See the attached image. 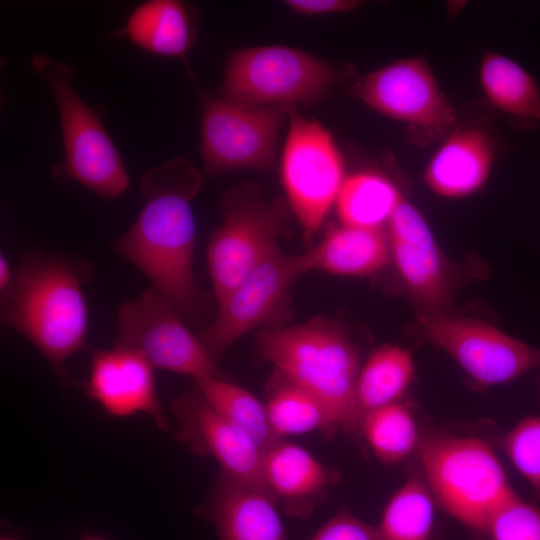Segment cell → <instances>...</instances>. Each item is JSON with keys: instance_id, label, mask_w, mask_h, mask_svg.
Masks as SVG:
<instances>
[{"instance_id": "34", "label": "cell", "mask_w": 540, "mask_h": 540, "mask_svg": "<svg viewBox=\"0 0 540 540\" xmlns=\"http://www.w3.org/2000/svg\"><path fill=\"white\" fill-rule=\"evenodd\" d=\"M80 540H109V539H106L102 536L95 535V534H85L84 536H82Z\"/></svg>"}, {"instance_id": "13", "label": "cell", "mask_w": 540, "mask_h": 540, "mask_svg": "<svg viewBox=\"0 0 540 540\" xmlns=\"http://www.w3.org/2000/svg\"><path fill=\"white\" fill-rule=\"evenodd\" d=\"M387 229L391 261L416 313L453 314V296L460 277L421 212L403 197Z\"/></svg>"}, {"instance_id": "14", "label": "cell", "mask_w": 540, "mask_h": 540, "mask_svg": "<svg viewBox=\"0 0 540 540\" xmlns=\"http://www.w3.org/2000/svg\"><path fill=\"white\" fill-rule=\"evenodd\" d=\"M303 275L298 255H285L278 245L218 306L211 325L199 335L218 362L239 338L269 323L285 305L291 284Z\"/></svg>"}, {"instance_id": "17", "label": "cell", "mask_w": 540, "mask_h": 540, "mask_svg": "<svg viewBox=\"0 0 540 540\" xmlns=\"http://www.w3.org/2000/svg\"><path fill=\"white\" fill-rule=\"evenodd\" d=\"M197 513L214 525L218 540H287L274 499L224 472Z\"/></svg>"}, {"instance_id": "10", "label": "cell", "mask_w": 540, "mask_h": 540, "mask_svg": "<svg viewBox=\"0 0 540 540\" xmlns=\"http://www.w3.org/2000/svg\"><path fill=\"white\" fill-rule=\"evenodd\" d=\"M221 218L206 251L218 306L278 245L283 228L279 206L265 201L252 188H236L224 195Z\"/></svg>"}, {"instance_id": "31", "label": "cell", "mask_w": 540, "mask_h": 540, "mask_svg": "<svg viewBox=\"0 0 540 540\" xmlns=\"http://www.w3.org/2000/svg\"><path fill=\"white\" fill-rule=\"evenodd\" d=\"M310 540H382L377 526H372L348 510L330 518Z\"/></svg>"}, {"instance_id": "22", "label": "cell", "mask_w": 540, "mask_h": 540, "mask_svg": "<svg viewBox=\"0 0 540 540\" xmlns=\"http://www.w3.org/2000/svg\"><path fill=\"white\" fill-rule=\"evenodd\" d=\"M479 83L488 102L519 128L540 126V86L514 59L486 51L479 65Z\"/></svg>"}, {"instance_id": "20", "label": "cell", "mask_w": 540, "mask_h": 540, "mask_svg": "<svg viewBox=\"0 0 540 540\" xmlns=\"http://www.w3.org/2000/svg\"><path fill=\"white\" fill-rule=\"evenodd\" d=\"M303 274L318 270L340 276L366 277L391 261L389 237L383 229L339 225L303 254L298 255Z\"/></svg>"}, {"instance_id": "23", "label": "cell", "mask_w": 540, "mask_h": 540, "mask_svg": "<svg viewBox=\"0 0 540 540\" xmlns=\"http://www.w3.org/2000/svg\"><path fill=\"white\" fill-rule=\"evenodd\" d=\"M402 198L388 177L365 170L347 175L334 208L341 225L383 229Z\"/></svg>"}, {"instance_id": "6", "label": "cell", "mask_w": 540, "mask_h": 540, "mask_svg": "<svg viewBox=\"0 0 540 540\" xmlns=\"http://www.w3.org/2000/svg\"><path fill=\"white\" fill-rule=\"evenodd\" d=\"M31 67L51 89L59 113L65 159L54 176L103 199L123 195L130 184L127 170L100 116L76 92L74 67L41 53L33 54Z\"/></svg>"}, {"instance_id": "9", "label": "cell", "mask_w": 540, "mask_h": 540, "mask_svg": "<svg viewBox=\"0 0 540 540\" xmlns=\"http://www.w3.org/2000/svg\"><path fill=\"white\" fill-rule=\"evenodd\" d=\"M201 110L200 154L204 172L271 169L288 112L213 96L192 77Z\"/></svg>"}, {"instance_id": "19", "label": "cell", "mask_w": 540, "mask_h": 540, "mask_svg": "<svg viewBox=\"0 0 540 540\" xmlns=\"http://www.w3.org/2000/svg\"><path fill=\"white\" fill-rule=\"evenodd\" d=\"M494 160V142L485 130L454 128L428 161L423 180L440 197L464 198L484 186Z\"/></svg>"}, {"instance_id": "5", "label": "cell", "mask_w": 540, "mask_h": 540, "mask_svg": "<svg viewBox=\"0 0 540 540\" xmlns=\"http://www.w3.org/2000/svg\"><path fill=\"white\" fill-rule=\"evenodd\" d=\"M345 76L341 68L301 49L252 46L228 54L218 96L289 113L322 100Z\"/></svg>"}, {"instance_id": "29", "label": "cell", "mask_w": 540, "mask_h": 540, "mask_svg": "<svg viewBox=\"0 0 540 540\" xmlns=\"http://www.w3.org/2000/svg\"><path fill=\"white\" fill-rule=\"evenodd\" d=\"M496 444L530 484L533 500L540 501V415L522 418Z\"/></svg>"}, {"instance_id": "7", "label": "cell", "mask_w": 540, "mask_h": 540, "mask_svg": "<svg viewBox=\"0 0 540 540\" xmlns=\"http://www.w3.org/2000/svg\"><path fill=\"white\" fill-rule=\"evenodd\" d=\"M352 92L370 109L403 124L417 145L442 141L455 128L456 109L423 57L398 59L371 71L354 83Z\"/></svg>"}, {"instance_id": "2", "label": "cell", "mask_w": 540, "mask_h": 540, "mask_svg": "<svg viewBox=\"0 0 540 540\" xmlns=\"http://www.w3.org/2000/svg\"><path fill=\"white\" fill-rule=\"evenodd\" d=\"M90 264L34 250L22 256L2 324L24 336L46 358L59 382L78 386L66 361L86 347L89 316L82 289L93 275Z\"/></svg>"}, {"instance_id": "12", "label": "cell", "mask_w": 540, "mask_h": 540, "mask_svg": "<svg viewBox=\"0 0 540 540\" xmlns=\"http://www.w3.org/2000/svg\"><path fill=\"white\" fill-rule=\"evenodd\" d=\"M416 317L421 337L443 349L480 386L503 384L540 366V348L483 320L454 314Z\"/></svg>"}, {"instance_id": "27", "label": "cell", "mask_w": 540, "mask_h": 540, "mask_svg": "<svg viewBox=\"0 0 540 540\" xmlns=\"http://www.w3.org/2000/svg\"><path fill=\"white\" fill-rule=\"evenodd\" d=\"M358 431L375 456L389 465L416 452L421 438L412 412L399 402L368 412Z\"/></svg>"}, {"instance_id": "11", "label": "cell", "mask_w": 540, "mask_h": 540, "mask_svg": "<svg viewBox=\"0 0 540 540\" xmlns=\"http://www.w3.org/2000/svg\"><path fill=\"white\" fill-rule=\"evenodd\" d=\"M114 345L141 354L154 368L191 376L224 378L202 343L172 303L150 287L121 304Z\"/></svg>"}, {"instance_id": "3", "label": "cell", "mask_w": 540, "mask_h": 540, "mask_svg": "<svg viewBox=\"0 0 540 540\" xmlns=\"http://www.w3.org/2000/svg\"><path fill=\"white\" fill-rule=\"evenodd\" d=\"M262 357L287 380L315 396L335 428L357 431L356 387L360 357L348 334L327 319L279 328L257 335Z\"/></svg>"}, {"instance_id": "33", "label": "cell", "mask_w": 540, "mask_h": 540, "mask_svg": "<svg viewBox=\"0 0 540 540\" xmlns=\"http://www.w3.org/2000/svg\"><path fill=\"white\" fill-rule=\"evenodd\" d=\"M17 283L16 271L14 272L3 252L0 254V303L1 309L6 307L12 300Z\"/></svg>"}, {"instance_id": "24", "label": "cell", "mask_w": 540, "mask_h": 540, "mask_svg": "<svg viewBox=\"0 0 540 540\" xmlns=\"http://www.w3.org/2000/svg\"><path fill=\"white\" fill-rule=\"evenodd\" d=\"M414 374V361L408 350L391 344L375 350L361 366L357 380V431L368 412L398 402Z\"/></svg>"}, {"instance_id": "25", "label": "cell", "mask_w": 540, "mask_h": 540, "mask_svg": "<svg viewBox=\"0 0 540 540\" xmlns=\"http://www.w3.org/2000/svg\"><path fill=\"white\" fill-rule=\"evenodd\" d=\"M205 399L262 454L281 439L274 432L266 406L243 387L220 377L194 380Z\"/></svg>"}, {"instance_id": "26", "label": "cell", "mask_w": 540, "mask_h": 540, "mask_svg": "<svg viewBox=\"0 0 540 540\" xmlns=\"http://www.w3.org/2000/svg\"><path fill=\"white\" fill-rule=\"evenodd\" d=\"M435 498L420 469L393 494L377 526L382 540H432Z\"/></svg>"}, {"instance_id": "15", "label": "cell", "mask_w": 540, "mask_h": 540, "mask_svg": "<svg viewBox=\"0 0 540 540\" xmlns=\"http://www.w3.org/2000/svg\"><path fill=\"white\" fill-rule=\"evenodd\" d=\"M169 407L178 423L176 440L196 455L214 458L225 474L269 494L263 478L262 452L196 386L172 398Z\"/></svg>"}, {"instance_id": "18", "label": "cell", "mask_w": 540, "mask_h": 540, "mask_svg": "<svg viewBox=\"0 0 540 540\" xmlns=\"http://www.w3.org/2000/svg\"><path fill=\"white\" fill-rule=\"evenodd\" d=\"M262 471L267 491L283 511L308 518L340 475L305 448L284 439L263 453Z\"/></svg>"}, {"instance_id": "28", "label": "cell", "mask_w": 540, "mask_h": 540, "mask_svg": "<svg viewBox=\"0 0 540 540\" xmlns=\"http://www.w3.org/2000/svg\"><path fill=\"white\" fill-rule=\"evenodd\" d=\"M271 426L278 437L335 428L327 408L311 393L287 380L269 394L265 404Z\"/></svg>"}, {"instance_id": "35", "label": "cell", "mask_w": 540, "mask_h": 540, "mask_svg": "<svg viewBox=\"0 0 540 540\" xmlns=\"http://www.w3.org/2000/svg\"><path fill=\"white\" fill-rule=\"evenodd\" d=\"M0 540H18V539L13 536L2 535Z\"/></svg>"}, {"instance_id": "32", "label": "cell", "mask_w": 540, "mask_h": 540, "mask_svg": "<svg viewBox=\"0 0 540 540\" xmlns=\"http://www.w3.org/2000/svg\"><path fill=\"white\" fill-rule=\"evenodd\" d=\"M284 4L294 14L320 16L350 12L361 2L356 0H287Z\"/></svg>"}, {"instance_id": "21", "label": "cell", "mask_w": 540, "mask_h": 540, "mask_svg": "<svg viewBox=\"0 0 540 540\" xmlns=\"http://www.w3.org/2000/svg\"><path fill=\"white\" fill-rule=\"evenodd\" d=\"M198 13L179 0H151L137 6L121 34L140 49L185 60L195 44Z\"/></svg>"}, {"instance_id": "16", "label": "cell", "mask_w": 540, "mask_h": 540, "mask_svg": "<svg viewBox=\"0 0 540 540\" xmlns=\"http://www.w3.org/2000/svg\"><path fill=\"white\" fill-rule=\"evenodd\" d=\"M84 391L111 417L144 413L158 429H168L154 367L134 350L118 345L94 350Z\"/></svg>"}, {"instance_id": "8", "label": "cell", "mask_w": 540, "mask_h": 540, "mask_svg": "<svg viewBox=\"0 0 540 540\" xmlns=\"http://www.w3.org/2000/svg\"><path fill=\"white\" fill-rule=\"evenodd\" d=\"M289 125L281 154V182L288 203L308 240L329 215L347 177L342 153L332 133L298 111Z\"/></svg>"}, {"instance_id": "4", "label": "cell", "mask_w": 540, "mask_h": 540, "mask_svg": "<svg viewBox=\"0 0 540 540\" xmlns=\"http://www.w3.org/2000/svg\"><path fill=\"white\" fill-rule=\"evenodd\" d=\"M420 471L438 506L473 537H487L495 512L517 494L492 446L472 436L421 435Z\"/></svg>"}, {"instance_id": "1", "label": "cell", "mask_w": 540, "mask_h": 540, "mask_svg": "<svg viewBox=\"0 0 540 540\" xmlns=\"http://www.w3.org/2000/svg\"><path fill=\"white\" fill-rule=\"evenodd\" d=\"M202 182V174L181 157L149 169L141 177L140 214L111 244L183 315L195 314L202 303L193 272L197 226L192 208Z\"/></svg>"}, {"instance_id": "30", "label": "cell", "mask_w": 540, "mask_h": 540, "mask_svg": "<svg viewBox=\"0 0 540 540\" xmlns=\"http://www.w3.org/2000/svg\"><path fill=\"white\" fill-rule=\"evenodd\" d=\"M487 537L490 540H540V505L514 496L491 518Z\"/></svg>"}]
</instances>
